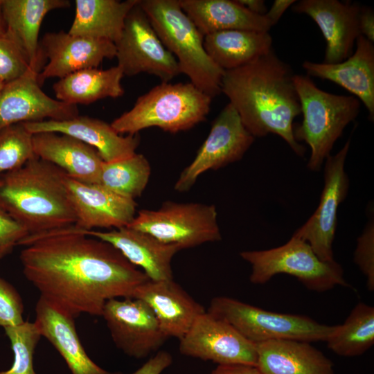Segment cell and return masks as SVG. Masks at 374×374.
Masks as SVG:
<instances>
[{
  "label": "cell",
  "instance_id": "obj_35",
  "mask_svg": "<svg viewBox=\"0 0 374 374\" xmlns=\"http://www.w3.org/2000/svg\"><path fill=\"white\" fill-rule=\"evenodd\" d=\"M30 69L26 55L14 39L6 33L0 35V80L8 83Z\"/></svg>",
  "mask_w": 374,
  "mask_h": 374
},
{
  "label": "cell",
  "instance_id": "obj_1",
  "mask_svg": "<svg viewBox=\"0 0 374 374\" xmlns=\"http://www.w3.org/2000/svg\"><path fill=\"white\" fill-rule=\"evenodd\" d=\"M19 259L26 278L40 296L75 319L101 317L105 303L132 297L150 280L109 243L73 225L27 235Z\"/></svg>",
  "mask_w": 374,
  "mask_h": 374
},
{
  "label": "cell",
  "instance_id": "obj_26",
  "mask_svg": "<svg viewBox=\"0 0 374 374\" xmlns=\"http://www.w3.org/2000/svg\"><path fill=\"white\" fill-rule=\"evenodd\" d=\"M261 374H335L332 361L310 342L280 339L256 344Z\"/></svg>",
  "mask_w": 374,
  "mask_h": 374
},
{
  "label": "cell",
  "instance_id": "obj_16",
  "mask_svg": "<svg viewBox=\"0 0 374 374\" xmlns=\"http://www.w3.org/2000/svg\"><path fill=\"white\" fill-rule=\"evenodd\" d=\"M42 55L48 62L37 75L42 86L46 79H61L89 68H97L105 59L116 56L114 43L60 31L46 33L39 42Z\"/></svg>",
  "mask_w": 374,
  "mask_h": 374
},
{
  "label": "cell",
  "instance_id": "obj_4",
  "mask_svg": "<svg viewBox=\"0 0 374 374\" xmlns=\"http://www.w3.org/2000/svg\"><path fill=\"white\" fill-rule=\"evenodd\" d=\"M139 3L162 44L176 58L180 73L211 98L219 95L224 71L206 53L204 35L179 0H139Z\"/></svg>",
  "mask_w": 374,
  "mask_h": 374
},
{
  "label": "cell",
  "instance_id": "obj_22",
  "mask_svg": "<svg viewBox=\"0 0 374 374\" xmlns=\"http://www.w3.org/2000/svg\"><path fill=\"white\" fill-rule=\"evenodd\" d=\"M356 50L345 60L336 64L305 61L303 67L309 76L328 80L353 93L374 118V46L360 35Z\"/></svg>",
  "mask_w": 374,
  "mask_h": 374
},
{
  "label": "cell",
  "instance_id": "obj_13",
  "mask_svg": "<svg viewBox=\"0 0 374 374\" xmlns=\"http://www.w3.org/2000/svg\"><path fill=\"white\" fill-rule=\"evenodd\" d=\"M350 144L348 140L337 154L326 159L324 186L319 204L309 220L293 234L306 242L323 261L335 260L332 244L337 211L346 196L349 185L344 165Z\"/></svg>",
  "mask_w": 374,
  "mask_h": 374
},
{
  "label": "cell",
  "instance_id": "obj_39",
  "mask_svg": "<svg viewBox=\"0 0 374 374\" xmlns=\"http://www.w3.org/2000/svg\"><path fill=\"white\" fill-rule=\"evenodd\" d=\"M172 363L170 353L161 350L132 374H161Z\"/></svg>",
  "mask_w": 374,
  "mask_h": 374
},
{
  "label": "cell",
  "instance_id": "obj_19",
  "mask_svg": "<svg viewBox=\"0 0 374 374\" xmlns=\"http://www.w3.org/2000/svg\"><path fill=\"white\" fill-rule=\"evenodd\" d=\"M23 124L33 134L56 132L75 138L95 148L105 163L133 155L140 143L138 134L122 136L111 124L89 116L78 115L63 121L46 120Z\"/></svg>",
  "mask_w": 374,
  "mask_h": 374
},
{
  "label": "cell",
  "instance_id": "obj_38",
  "mask_svg": "<svg viewBox=\"0 0 374 374\" xmlns=\"http://www.w3.org/2000/svg\"><path fill=\"white\" fill-rule=\"evenodd\" d=\"M28 235L20 223L0 208V259L10 254Z\"/></svg>",
  "mask_w": 374,
  "mask_h": 374
},
{
  "label": "cell",
  "instance_id": "obj_33",
  "mask_svg": "<svg viewBox=\"0 0 374 374\" xmlns=\"http://www.w3.org/2000/svg\"><path fill=\"white\" fill-rule=\"evenodd\" d=\"M35 157L33 134L23 123L0 130V175L22 167Z\"/></svg>",
  "mask_w": 374,
  "mask_h": 374
},
{
  "label": "cell",
  "instance_id": "obj_5",
  "mask_svg": "<svg viewBox=\"0 0 374 374\" xmlns=\"http://www.w3.org/2000/svg\"><path fill=\"white\" fill-rule=\"evenodd\" d=\"M211 100L191 82H161L139 97L133 107L111 125L120 134H136L151 127L175 134L206 120Z\"/></svg>",
  "mask_w": 374,
  "mask_h": 374
},
{
  "label": "cell",
  "instance_id": "obj_18",
  "mask_svg": "<svg viewBox=\"0 0 374 374\" xmlns=\"http://www.w3.org/2000/svg\"><path fill=\"white\" fill-rule=\"evenodd\" d=\"M292 8L294 12L310 17L319 27L326 42L324 63H339L352 55L355 42L361 35V7L358 3L338 0H301L295 3Z\"/></svg>",
  "mask_w": 374,
  "mask_h": 374
},
{
  "label": "cell",
  "instance_id": "obj_10",
  "mask_svg": "<svg viewBox=\"0 0 374 374\" xmlns=\"http://www.w3.org/2000/svg\"><path fill=\"white\" fill-rule=\"evenodd\" d=\"M114 44L117 66L124 75L147 73L168 82L181 73L176 58L162 44L139 0L128 12Z\"/></svg>",
  "mask_w": 374,
  "mask_h": 374
},
{
  "label": "cell",
  "instance_id": "obj_21",
  "mask_svg": "<svg viewBox=\"0 0 374 374\" xmlns=\"http://www.w3.org/2000/svg\"><path fill=\"white\" fill-rule=\"evenodd\" d=\"M85 234L117 249L132 265L141 267L151 280L172 279L171 262L181 249L160 241L149 233L129 227L108 231L90 230Z\"/></svg>",
  "mask_w": 374,
  "mask_h": 374
},
{
  "label": "cell",
  "instance_id": "obj_8",
  "mask_svg": "<svg viewBox=\"0 0 374 374\" xmlns=\"http://www.w3.org/2000/svg\"><path fill=\"white\" fill-rule=\"evenodd\" d=\"M240 256L251 266L249 280L253 284H264L276 274H286L318 292L338 285L350 287L339 263L321 260L306 242L295 235L280 247L244 251Z\"/></svg>",
  "mask_w": 374,
  "mask_h": 374
},
{
  "label": "cell",
  "instance_id": "obj_31",
  "mask_svg": "<svg viewBox=\"0 0 374 374\" xmlns=\"http://www.w3.org/2000/svg\"><path fill=\"white\" fill-rule=\"evenodd\" d=\"M326 342L339 356L355 357L366 353L374 344L373 306L357 303Z\"/></svg>",
  "mask_w": 374,
  "mask_h": 374
},
{
  "label": "cell",
  "instance_id": "obj_15",
  "mask_svg": "<svg viewBox=\"0 0 374 374\" xmlns=\"http://www.w3.org/2000/svg\"><path fill=\"white\" fill-rule=\"evenodd\" d=\"M38 73L30 69L4 84L0 92V130L18 123L63 121L79 115L77 105L53 99L42 91Z\"/></svg>",
  "mask_w": 374,
  "mask_h": 374
},
{
  "label": "cell",
  "instance_id": "obj_14",
  "mask_svg": "<svg viewBox=\"0 0 374 374\" xmlns=\"http://www.w3.org/2000/svg\"><path fill=\"white\" fill-rule=\"evenodd\" d=\"M179 348L182 355L218 364L256 365V344L206 311L179 339Z\"/></svg>",
  "mask_w": 374,
  "mask_h": 374
},
{
  "label": "cell",
  "instance_id": "obj_34",
  "mask_svg": "<svg viewBox=\"0 0 374 374\" xmlns=\"http://www.w3.org/2000/svg\"><path fill=\"white\" fill-rule=\"evenodd\" d=\"M14 354L12 366L0 374H37L33 367V356L42 337L34 322L4 328Z\"/></svg>",
  "mask_w": 374,
  "mask_h": 374
},
{
  "label": "cell",
  "instance_id": "obj_40",
  "mask_svg": "<svg viewBox=\"0 0 374 374\" xmlns=\"http://www.w3.org/2000/svg\"><path fill=\"white\" fill-rule=\"evenodd\" d=\"M359 25L361 35L374 42V13L371 8H361Z\"/></svg>",
  "mask_w": 374,
  "mask_h": 374
},
{
  "label": "cell",
  "instance_id": "obj_29",
  "mask_svg": "<svg viewBox=\"0 0 374 374\" xmlns=\"http://www.w3.org/2000/svg\"><path fill=\"white\" fill-rule=\"evenodd\" d=\"M138 0H75V14L69 33L116 43L125 19Z\"/></svg>",
  "mask_w": 374,
  "mask_h": 374
},
{
  "label": "cell",
  "instance_id": "obj_20",
  "mask_svg": "<svg viewBox=\"0 0 374 374\" xmlns=\"http://www.w3.org/2000/svg\"><path fill=\"white\" fill-rule=\"evenodd\" d=\"M132 298L145 302L154 313L162 331L169 337L181 339L204 308L173 279L151 280L137 287Z\"/></svg>",
  "mask_w": 374,
  "mask_h": 374
},
{
  "label": "cell",
  "instance_id": "obj_28",
  "mask_svg": "<svg viewBox=\"0 0 374 374\" xmlns=\"http://www.w3.org/2000/svg\"><path fill=\"white\" fill-rule=\"evenodd\" d=\"M204 47L224 71L243 66L273 50L269 32L238 29L204 35Z\"/></svg>",
  "mask_w": 374,
  "mask_h": 374
},
{
  "label": "cell",
  "instance_id": "obj_12",
  "mask_svg": "<svg viewBox=\"0 0 374 374\" xmlns=\"http://www.w3.org/2000/svg\"><path fill=\"white\" fill-rule=\"evenodd\" d=\"M116 347L125 355L145 358L156 352L168 338L152 309L132 298L108 300L102 316Z\"/></svg>",
  "mask_w": 374,
  "mask_h": 374
},
{
  "label": "cell",
  "instance_id": "obj_45",
  "mask_svg": "<svg viewBox=\"0 0 374 374\" xmlns=\"http://www.w3.org/2000/svg\"><path fill=\"white\" fill-rule=\"evenodd\" d=\"M4 83L0 80V92L1 91L2 89L4 87Z\"/></svg>",
  "mask_w": 374,
  "mask_h": 374
},
{
  "label": "cell",
  "instance_id": "obj_6",
  "mask_svg": "<svg viewBox=\"0 0 374 374\" xmlns=\"http://www.w3.org/2000/svg\"><path fill=\"white\" fill-rule=\"evenodd\" d=\"M294 83L303 114L301 123L294 125V136L310 146L308 167L318 171L345 127L357 116L360 101L321 90L308 76L294 75Z\"/></svg>",
  "mask_w": 374,
  "mask_h": 374
},
{
  "label": "cell",
  "instance_id": "obj_2",
  "mask_svg": "<svg viewBox=\"0 0 374 374\" xmlns=\"http://www.w3.org/2000/svg\"><path fill=\"white\" fill-rule=\"evenodd\" d=\"M294 75L272 50L243 66L224 71L221 91L254 138L277 134L303 156L305 148L293 132L294 120L301 114Z\"/></svg>",
  "mask_w": 374,
  "mask_h": 374
},
{
  "label": "cell",
  "instance_id": "obj_23",
  "mask_svg": "<svg viewBox=\"0 0 374 374\" xmlns=\"http://www.w3.org/2000/svg\"><path fill=\"white\" fill-rule=\"evenodd\" d=\"M75 319L39 296L35 324L60 354L72 374H121L96 364L87 355L78 335Z\"/></svg>",
  "mask_w": 374,
  "mask_h": 374
},
{
  "label": "cell",
  "instance_id": "obj_3",
  "mask_svg": "<svg viewBox=\"0 0 374 374\" xmlns=\"http://www.w3.org/2000/svg\"><path fill=\"white\" fill-rule=\"evenodd\" d=\"M66 175L57 166L35 157L22 167L0 175V208L20 223L28 235L75 225Z\"/></svg>",
  "mask_w": 374,
  "mask_h": 374
},
{
  "label": "cell",
  "instance_id": "obj_37",
  "mask_svg": "<svg viewBox=\"0 0 374 374\" xmlns=\"http://www.w3.org/2000/svg\"><path fill=\"white\" fill-rule=\"evenodd\" d=\"M354 261L366 278L369 291L374 290V229L370 224L357 239Z\"/></svg>",
  "mask_w": 374,
  "mask_h": 374
},
{
  "label": "cell",
  "instance_id": "obj_32",
  "mask_svg": "<svg viewBox=\"0 0 374 374\" xmlns=\"http://www.w3.org/2000/svg\"><path fill=\"white\" fill-rule=\"evenodd\" d=\"M151 168L147 158L135 153L113 162H103L98 184L123 197H140L149 181Z\"/></svg>",
  "mask_w": 374,
  "mask_h": 374
},
{
  "label": "cell",
  "instance_id": "obj_17",
  "mask_svg": "<svg viewBox=\"0 0 374 374\" xmlns=\"http://www.w3.org/2000/svg\"><path fill=\"white\" fill-rule=\"evenodd\" d=\"M68 195L76 215L75 226L86 231L94 228L128 226L136 213L135 200L119 195L98 184H87L66 175Z\"/></svg>",
  "mask_w": 374,
  "mask_h": 374
},
{
  "label": "cell",
  "instance_id": "obj_36",
  "mask_svg": "<svg viewBox=\"0 0 374 374\" xmlns=\"http://www.w3.org/2000/svg\"><path fill=\"white\" fill-rule=\"evenodd\" d=\"M24 304L15 288L0 276V326L23 323Z\"/></svg>",
  "mask_w": 374,
  "mask_h": 374
},
{
  "label": "cell",
  "instance_id": "obj_24",
  "mask_svg": "<svg viewBox=\"0 0 374 374\" xmlns=\"http://www.w3.org/2000/svg\"><path fill=\"white\" fill-rule=\"evenodd\" d=\"M35 157L49 162L71 178L98 184L103 161L93 147L71 136L56 132L33 134Z\"/></svg>",
  "mask_w": 374,
  "mask_h": 374
},
{
  "label": "cell",
  "instance_id": "obj_42",
  "mask_svg": "<svg viewBox=\"0 0 374 374\" xmlns=\"http://www.w3.org/2000/svg\"><path fill=\"white\" fill-rule=\"evenodd\" d=\"M295 2L296 1L293 0H275L265 15L274 26L285 10Z\"/></svg>",
  "mask_w": 374,
  "mask_h": 374
},
{
  "label": "cell",
  "instance_id": "obj_41",
  "mask_svg": "<svg viewBox=\"0 0 374 374\" xmlns=\"http://www.w3.org/2000/svg\"><path fill=\"white\" fill-rule=\"evenodd\" d=\"M211 374H261L256 366L247 364H218Z\"/></svg>",
  "mask_w": 374,
  "mask_h": 374
},
{
  "label": "cell",
  "instance_id": "obj_30",
  "mask_svg": "<svg viewBox=\"0 0 374 374\" xmlns=\"http://www.w3.org/2000/svg\"><path fill=\"white\" fill-rule=\"evenodd\" d=\"M121 69L89 68L59 79L53 85L56 99L66 104L87 105L105 98H118L124 94Z\"/></svg>",
  "mask_w": 374,
  "mask_h": 374
},
{
  "label": "cell",
  "instance_id": "obj_27",
  "mask_svg": "<svg viewBox=\"0 0 374 374\" xmlns=\"http://www.w3.org/2000/svg\"><path fill=\"white\" fill-rule=\"evenodd\" d=\"M183 11L204 35L228 30L269 32L274 26L265 17L244 8L236 0H179Z\"/></svg>",
  "mask_w": 374,
  "mask_h": 374
},
{
  "label": "cell",
  "instance_id": "obj_43",
  "mask_svg": "<svg viewBox=\"0 0 374 374\" xmlns=\"http://www.w3.org/2000/svg\"><path fill=\"white\" fill-rule=\"evenodd\" d=\"M236 1L252 13L265 15L267 12V7L263 0H236Z\"/></svg>",
  "mask_w": 374,
  "mask_h": 374
},
{
  "label": "cell",
  "instance_id": "obj_44",
  "mask_svg": "<svg viewBox=\"0 0 374 374\" xmlns=\"http://www.w3.org/2000/svg\"><path fill=\"white\" fill-rule=\"evenodd\" d=\"M1 3L2 0H0V35H2L6 33V28L2 15Z\"/></svg>",
  "mask_w": 374,
  "mask_h": 374
},
{
  "label": "cell",
  "instance_id": "obj_25",
  "mask_svg": "<svg viewBox=\"0 0 374 374\" xmlns=\"http://www.w3.org/2000/svg\"><path fill=\"white\" fill-rule=\"evenodd\" d=\"M70 5L68 0H2L6 33L22 49L33 70L39 73L44 60L39 42L44 18L49 12Z\"/></svg>",
  "mask_w": 374,
  "mask_h": 374
},
{
  "label": "cell",
  "instance_id": "obj_11",
  "mask_svg": "<svg viewBox=\"0 0 374 374\" xmlns=\"http://www.w3.org/2000/svg\"><path fill=\"white\" fill-rule=\"evenodd\" d=\"M254 141L234 107L228 103L212 123L210 132L193 161L175 184L179 193L188 191L200 175L240 160Z\"/></svg>",
  "mask_w": 374,
  "mask_h": 374
},
{
  "label": "cell",
  "instance_id": "obj_7",
  "mask_svg": "<svg viewBox=\"0 0 374 374\" xmlns=\"http://www.w3.org/2000/svg\"><path fill=\"white\" fill-rule=\"evenodd\" d=\"M206 312L256 344L280 339L326 341L338 328L305 315L271 312L226 296L213 298Z\"/></svg>",
  "mask_w": 374,
  "mask_h": 374
},
{
  "label": "cell",
  "instance_id": "obj_9",
  "mask_svg": "<svg viewBox=\"0 0 374 374\" xmlns=\"http://www.w3.org/2000/svg\"><path fill=\"white\" fill-rule=\"evenodd\" d=\"M127 227L150 234L181 249L222 238L214 205L165 202L157 210L143 209Z\"/></svg>",
  "mask_w": 374,
  "mask_h": 374
}]
</instances>
